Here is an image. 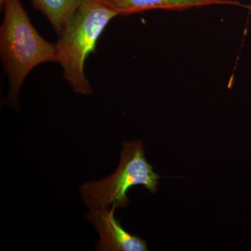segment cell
Segmentation results:
<instances>
[{"instance_id": "obj_1", "label": "cell", "mask_w": 251, "mask_h": 251, "mask_svg": "<svg viewBox=\"0 0 251 251\" xmlns=\"http://www.w3.org/2000/svg\"><path fill=\"white\" fill-rule=\"evenodd\" d=\"M0 27V54L9 81V102L18 103L28 74L43 63L57 62L56 44L39 34L20 0H4Z\"/></svg>"}, {"instance_id": "obj_2", "label": "cell", "mask_w": 251, "mask_h": 251, "mask_svg": "<svg viewBox=\"0 0 251 251\" xmlns=\"http://www.w3.org/2000/svg\"><path fill=\"white\" fill-rule=\"evenodd\" d=\"M117 16L100 0H82L59 34L55 44L57 63L75 93H93L84 71L85 61L95 50L99 38L108 23Z\"/></svg>"}, {"instance_id": "obj_3", "label": "cell", "mask_w": 251, "mask_h": 251, "mask_svg": "<svg viewBox=\"0 0 251 251\" xmlns=\"http://www.w3.org/2000/svg\"><path fill=\"white\" fill-rule=\"evenodd\" d=\"M161 177L147 161L141 140L125 142L115 173L103 179L84 183L80 187V194L90 208L110 205L124 208L130 202L126 196L130 188L143 185L156 194Z\"/></svg>"}, {"instance_id": "obj_4", "label": "cell", "mask_w": 251, "mask_h": 251, "mask_svg": "<svg viewBox=\"0 0 251 251\" xmlns=\"http://www.w3.org/2000/svg\"><path fill=\"white\" fill-rule=\"evenodd\" d=\"M85 216L93 225L98 232L99 240L97 242L99 251H147L146 241L133 235L122 227L115 217L116 206H97L90 208Z\"/></svg>"}, {"instance_id": "obj_5", "label": "cell", "mask_w": 251, "mask_h": 251, "mask_svg": "<svg viewBox=\"0 0 251 251\" xmlns=\"http://www.w3.org/2000/svg\"><path fill=\"white\" fill-rule=\"evenodd\" d=\"M121 16L139 14L153 9L184 10L209 5L224 4L242 6L251 9V5L243 4L235 0H100Z\"/></svg>"}, {"instance_id": "obj_6", "label": "cell", "mask_w": 251, "mask_h": 251, "mask_svg": "<svg viewBox=\"0 0 251 251\" xmlns=\"http://www.w3.org/2000/svg\"><path fill=\"white\" fill-rule=\"evenodd\" d=\"M58 35L82 0H31Z\"/></svg>"}, {"instance_id": "obj_7", "label": "cell", "mask_w": 251, "mask_h": 251, "mask_svg": "<svg viewBox=\"0 0 251 251\" xmlns=\"http://www.w3.org/2000/svg\"><path fill=\"white\" fill-rule=\"evenodd\" d=\"M4 0H0V3H1V6L2 7L3 4H4Z\"/></svg>"}]
</instances>
